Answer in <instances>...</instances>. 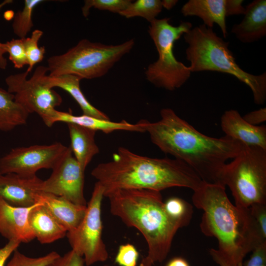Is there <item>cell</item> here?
I'll list each match as a JSON object with an SVG mask.
<instances>
[{
  "instance_id": "1",
  "label": "cell",
  "mask_w": 266,
  "mask_h": 266,
  "mask_svg": "<svg viewBox=\"0 0 266 266\" xmlns=\"http://www.w3.org/2000/svg\"><path fill=\"white\" fill-rule=\"evenodd\" d=\"M160 119L147 121L146 133L164 153L190 166L203 182L222 184L227 161L233 159L246 145L227 136L213 137L197 130L171 108H163Z\"/></svg>"
},
{
  "instance_id": "2",
  "label": "cell",
  "mask_w": 266,
  "mask_h": 266,
  "mask_svg": "<svg viewBox=\"0 0 266 266\" xmlns=\"http://www.w3.org/2000/svg\"><path fill=\"white\" fill-rule=\"evenodd\" d=\"M106 192L118 189H145L161 192L174 187L193 191L204 183L188 165L176 159L155 158L119 147L109 162L92 171Z\"/></svg>"
},
{
  "instance_id": "3",
  "label": "cell",
  "mask_w": 266,
  "mask_h": 266,
  "mask_svg": "<svg viewBox=\"0 0 266 266\" xmlns=\"http://www.w3.org/2000/svg\"><path fill=\"white\" fill-rule=\"evenodd\" d=\"M111 213L127 226L137 229L148 245L140 266H153L167 257L173 238L182 228L166 213L160 192L145 189H118L106 192Z\"/></svg>"
},
{
  "instance_id": "4",
  "label": "cell",
  "mask_w": 266,
  "mask_h": 266,
  "mask_svg": "<svg viewBox=\"0 0 266 266\" xmlns=\"http://www.w3.org/2000/svg\"><path fill=\"white\" fill-rule=\"evenodd\" d=\"M225 187L204 183L194 191L192 200L203 211L200 224L202 232L217 239V250L230 266H243L244 257L257 246L251 232L247 208L233 204Z\"/></svg>"
},
{
  "instance_id": "5",
  "label": "cell",
  "mask_w": 266,
  "mask_h": 266,
  "mask_svg": "<svg viewBox=\"0 0 266 266\" xmlns=\"http://www.w3.org/2000/svg\"><path fill=\"white\" fill-rule=\"evenodd\" d=\"M188 47L186 59L191 72L217 71L231 74L251 89L254 102L263 104L266 100V73L254 75L242 69L229 48V42L204 24L192 28L183 34Z\"/></svg>"
},
{
  "instance_id": "6",
  "label": "cell",
  "mask_w": 266,
  "mask_h": 266,
  "mask_svg": "<svg viewBox=\"0 0 266 266\" xmlns=\"http://www.w3.org/2000/svg\"><path fill=\"white\" fill-rule=\"evenodd\" d=\"M134 45L131 39L118 45H106L83 39L66 53L47 59L50 76L73 74L82 79L102 77Z\"/></svg>"
},
{
  "instance_id": "7",
  "label": "cell",
  "mask_w": 266,
  "mask_h": 266,
  "mask_svg": "<svg viewBox=\"0 0 266 266\" xmlns=\"http://www.w3.org/2000/svg\"><path fill=\"white\" fill-rule=\"evenodd\" d=\"M169 21V18L165 17L150 23L148 33L159 57L148 66L145 74L147 80L155 86L173 91L184 85L192 73L189 66L176 59L173 47L175 42L192 28V24L182 21L174 26Z\"/></svg>"
},
{
  "instance_id": "8",
  "label": "cell",
  "mask_w": 266,
  "mask_h": 266,
  "mask_svg": "<svg viewBox=\"0 0 266 266\" xmlns=\"http://www.w3.org/2000/svg\"><path fill=\"white\" fill-rule=\"evenodd\" d=\"M233 159L224 167L222 184L230 188L235 205L266 203V150L246 146Z\"/></svg>"
},
{
  "instance_id": "9",
  "label": "cell",
  "mask_w": 266,
  "mask_h": 266,
  "mask_svg": "<svg viewBox=\"0 0 266 266\" xmlns=\"http://www.w3.org/2000/svg\"><path fill=\"white\" fill-rule=\"evenodd\" d=\"M49 71L47 66H38L30 79L27 71L8 76L5 80L7 91L14 95L15 101L30 114L36 113L47 126L60 106L62 98L53 89L47 87L43 77Z\"/></svg>"
},
{
  "instance_id": "10",
  "label": "cell",
  "mask_w": 266,
  "mask_h": 266,
  "mask_svg": "<svg viewBox=\"0 0 266 266\" xmlns=\"http://www.w3.org/2000/svg\"><path fill=\"white\" fill-rule=\"evenodd\" d=\"M103 197L104 189L97 182L82 221L66 233L72 250L83 258L87 266L105 262L108 257L102 238L101 206Z\"/></svg>"
},
{
  "instance_id": "11",
  "label": "cell",
  "mask_w": 266,
  "mask_h": 266,
  "mask_svg": "<svg viewBox=\"0 0 266 266\" xmlns=\"http://www.w3.org/2000/svg\"><path fill=\"white\" fill-rule=\"evenodd\" d=\"M68 147L60 142L12 149L0 158V173L34 175L41 169H52Z\"/></svg>"
},
{
  "instance_id": "12",
  "label": "cell",
  "mask_w": 266,
  "mask_h": 266,
  "mask_svg": "<svg viewBox=\"0 0 266 266\" xmlns=\"http://www.w3.org/2000/svg\"><path fill=\"white\" fill-rule=\"evenodd\" d=\"M52 170L50 177L42 181L40 191L64 197L76 204L87 205L83 191L85 170L74 158L70 146Z\"/></svg>"
},
{
  "instance_id": "13",
  "label": "cell",
  "mask_w": 266,
  "mask_h": 266,
  "mask_svg": "<svg viewBox=\"0 0 266 266\" xmlns=\"http://www.w3.org/2000/svg\"><path fill=\"white\" fill-rule=\"evenodd\" d=\"M42 181L36 174L0 173V197L12 206H32Z\"/></svg>"
},
{
  "instance_id": "14",
  "label": "cell",
  "mask_w": 266,
  "mask_h": 266,
  "mask_svg": "<svg viewBox=\"0 0 266 266\" xmlns=\"http://www.w3.org/2000/svg\"><path fill=\"white\" fill-rule=\"evenodd\" d=\"M31 207L12 206L0 197V234L10 240L28 243L35 238L28 222Z\"/></svg>"
},
{
  "instance_id": "15",
  "label": "cell",
  "mask_w": 266,
  "mask_h": 266,
  "mask_svg": "<svg viewBox=\"0 0 266 266\" xmlns=\"http://www.w3.org/2000/svg\"><path fill=\"white\" fill-rule=\"evenodd\" d=\"M220 125L226 136L247 146L266 150V126H254L246 122L236 110L226 111L221 117Z\"/></svg>"
},
{
  "instance_id": "16",
  "label": "cell",
  "mask_w": 266,
  "mask_h": 266,
  "mask_svg": "<svg viewBox=\"0 0 266 266\" xmlns=\"http://www.w3.org/2000/svg\"><path fill=\"white\" fill-rule=\"evenodd\" d=\"M240 23L233 25L231 32L244 43L257 41L266 35V0H255L245 7Z\"/></svg>"
},
{
  "instance_id": "17",
  "label": "cell",
  "mask_w": 266,
  "mask_h": 266,
  "mask_svg": "<svg viewBox=\"0 0 266 266\" xmlns=\"http://www.w3.org/2000/svg\"><path fill=\"white\" fill-rule=\"evenodd\" d=\"M146 120H141L135 124H132L126 120L115 122L82 114L75 115L70 112L56 110L51 124L52 126L57 122L74 124L93 130L110 133L117 131H125L136 133H146Z\"/></svg>"
},
{
  "instance_id": "18",
  "label": "cell",
  "mask_w": 266,
  "mask_h": 266,
  "mask_svg": "<svg viewBox=\"0 0 266 266\" xmlns=\"http://www.w3.org/2000/svg\"><path fill=\"white\" fill-rule=\"evenodd\" d=\"M35 200L41 202L67 232L80 224L87 208V205L76 204L64 197L41 191L37 193Z\"/></svg>"
},
{
  "instance_id": "19",
  "label": "cell",
  "mask_w": 266,
  "mask_h": 266,
  "mask_svg": "<svg viewBox=\"0 0 266 266\" xmlns=\"http://www.w3.org/2000/svg\"><path fill=\"white\" fill-rule=\"evenodd\" d=\"M28 222L35 237L41 244H49L62 238L66 229L40 202L30 211Z\"/></svg>"
},
{
  "instance_id": "20",
  "label": "cell",
  "mask_w": 266,
  "mask_h": 266,
  "mask_svg": "<svg viewBox=\"0 0 266 266\" xmlns=\"http://www.w3.org/2000/svg\"><path fill=\"white\" fill-rule=\"evenodd\" d=\"M181 12L184 16L199 17L208 28L217 24L226 37L225 0H189L183 5Z\"/></svg>"
},
{
  "instance_id": "21",
  "label": "cell",
  "mask_w": 266,
  "mask_h": 266,
  "mask_svg": "<svg viewBox=\"0 0 266 266\" xmlns=\"http://www.w3.org/2000/svg\"><path fill=\"white\" fill-rule=\"evenodd\" d=\"M82 79L73 74L50 76L46 74L43 77L45 84L50 88L59 87L67 92L76 101L83 114L99 119L110 120L104 113L94 106L87 100L80 87Z\"/></svg>"
},
{
  "instance_id": "22",
  "label": "cell",
  "mask_w": 266,
  "mask_h": 266,
  "mask_svg": "<svg viewBox=\"0 0 266 266\" xmlns=\"http://www.w3.org/2000/svg\"><path fill=\"white\" fill-rule=\"evenodd\" d=\"M72 154L85 171L93 157L100 152L95 136L96 131L74 124H67Z\"/></svg>"
},
{
  "instance_id": "23",
  "label": "cell",
  "mask_w": 266,
  "mask_h": 266,
  "mask_svg": "<svg viewBox=\"0 0 266 266\" xmlns=\"http://www.w3.org/2000/svg\"><path fill=\"white\" fill-rule=\"evenodd\" d=\"M29 114L15 101L13 94L0 87V132H9L25 124Z\"/></svg>"
},
{
  "instance_id": "24",
  "label": "cell",
  "mask_w": 266,
  "mask_h": 266,
  "mask_svg": "<svg viewBox=\"0 0 266 266\" xmlns=\"http://www.w3.org/2000/svg\"><path fill=\"white\" fill-rule=\"evenodd\" d=\"M163 8L160 0H137L133 1L119 14L127 18L141 17L149 23L156 19Z\"/></svg>"
},
{
  "instance_id": "25",
  "label": "cell",
  "mask_w": 266,
  "mask_h": 266,
  "mask_svg": "<svg viewBox=\"0 0 266 266\" xmlns=\"http://www.w3.org/2000/svg\"><path fill=\"white\" fill-rule=\"evenodd\" d=\"M251 232L257 246L266 243V203L247 207Z\"/></svg>"
},
{
  "instance_id": "26",
  "label": "cell",
  "mask_w": 266,
  "mask_h": 266,
  "mask_svg": "<svg viewBox=\"0 0 266 266\" xmlns=\"http://www.w3.org/2000/svg\"><path fill=\"white\" fill-rule=\"evenodd\" d=\"M43 1V0H25L22 10L15 14L12 27L14 34L19 38H26L33 27V12L38 4Z\"/></svg>"
},
{
  "instance_id": "27",
  "label": "cell",
  "mask_w": 266,
  "mask_h": 266,
  "mask_svg": "<svg viewBox=\"0 0 266 266\" xmlns=\"http://www.w3.org/2000/svg\"><path fill=\"white\" fill-rule=\"evenodd\" d=\"M167 214L180 224L182 227L188 225L192 218L193 208L186 201L176 197L168 199L164 202Z\"/></svg>"
},
{
  "instance_id": "28",
  "label": "cell",
  "mask_w": 266,
  "mask_h": 266,
  "mask_svg": "<svg viewBox=\"0 0 266 266\" xmlns=\"http://www.w3.org/2000/svg\"><path fill=\"white\" fill-rule=\"evenodd\" d=\"M43 34L39 29L34 30L29 37L24 38L23 42L28 61V72H30L36 64L41 62L45 53L44 46H38V42Z\"/></svg>"
},
{
  "instance_id": "29",
  "label": "cell",
  "mask_w": 266,
  "mask_h": 266,
  "mask_svg": "<svg viewBox=\"0 0 266 266\" xmlns=\"http://www.w3.org/2000/svg\"><path fill=\"white\" fill-rule=\"evenodd\" d=\"M59 256L57 252L52 251L43 256L32 258L16 249L6 266H45Z\"/></svg>"
},
{
  "instance_id": "30",
  "label": "cell",
  "mask_w": 266,
  "mask_h": 266,
  "mask_svg": "<svg viewBox=\"0 0 266 266\" xmlns=\"http://www.w3.org/2000/svg\"><path fill=\"white\" fill-rule=\"evenodd\" d=\"M132 1L130 0H85L82 7V12L83 15L87 17L90 13V9L94 7L100 10H107L119 14Z\"/></svg>"
},
{
  "instance_id": "31",
  "label": "cell",
  "mask_w": 266,
  "mask_h": 266,
  "mask_svg": "<svg viewBox=\"0 0 266 266\" xmlns=\"http://www.w3.org/2000/svg\"><path fill=\"white\" fill-rule=\"evenodd\" d=\"M24 38L12 39L4 43L6 53L9 55V59L16 68H21L28 65L27 58L25 50Z\"/></svg>"
},
{
  "instance_id": "32",
  "label": "cell",
  "mask_w": 266,
  "mask_h": 266,
  "mask_svg": "<svg viewBox=\"0 0 266 266\" xmlns=\"http://www.w3.org/2000/svg\"><path fill=\"white\" fill-rule=\"evenodd\" d=\"M139 253L133 244L128 243L119 246L115 263L120 266H136Z\"/></svg>"
},
{
  "instance_id": "33",
  "label": "cell",
  "mask_w": 266,
  "mask_h": 266,
  "mask_svg": "<svg viewBox=\"0 0 266 266\" xmlns=\"http://www.w3.org/2000/svg\"><path fill=\"white\" fill-rule=\"evenodd\" d=\"M84 264L83 258L71 250L45 266H84Z\"/></svg>"
},
{
  "instance_id": "34",
  "label": "cell",
  "mask_w": 266,
  "mask_h": 266,
  "mask_svg": "<svg viewBox=\"0 0 266 266\" xmlns=\"http://www.w3.org/2000/svg\"><path fill=\"white\" fill-rule=\"evenodd\" d=\"M249 260L244 266H266V243L262 244L252 251Z\"/></svg>"
},
{
  "instance_id": "35",
  "label": "cell",
  "mask_w": 266,
  "mask_h": 266,
  "mask_svg": "<svg viewBox=\"0 0 266 266\" xmlns=\"http://www.w3.org/2000/svg\"><path fill=\"white\" fill-rule=\"evenodd\" d=\"M242 117L248 123L254 126H259L258 125L266 121V108H261L250 112Z\"/></svg>"
},
{
  "instance_id": "36",
  "label": "cell",
  "mask_w": 266,
  "mask_h": 266,
  "mask_svg": "<svg viewBox=\"0 0 266 266\" xmlns=\"http://www.w3.org/2000/svg\"><path fill=\"white\" fill-rule=\"evenodd\" d=\"M242 0H225V13L226 17L235 15H241L245 12Z\"/></svg>"
},
{
  "instance_id": "37",
  "label": "cell",
  "mask_w": 266,
  "mask_h": 266,
  "mask_svg": "<svg viewBox=\"0 0 266 266\" xmlns=\"http://www.w3.org/2000/svg\"><path fill=\"white\" fill-rule=\"evenodd\" d=\"M20 243L18 241L10 240L0 248V266H5L7 260L17 249Z\"/></svg>"
},
{
  "instance_id": "38",
  "label": "cell",
  "mask_w": 266,
  "mask_h": 266,
  "mask_svg": "<svg viewBox=\"0 0 266 266\" xmlns=\"http://www.w3.org/2000/svg\"><path fill=\"white\" fill-rule=\"evenodd\" d=\"M12 0H5L0 3V10L5 5L12 3ZM6 53L4 44L0 42V68L5 69L7 65V60L4 57Z\"/></svg>"
},
{
  "instance_id": "39",
  "label": "cell",
  "mask_w": 266,
  "mask_h": 266,
  "mask_svg": "<svg viewBox=\"0 0 266 266\" xmlns=\"http://www.w3.org/2000/svg\"><path fill=\"white\" fill-rule=\"evenodd\" d=\"M209 253L213 260L220 266H231L225 261L218 250L211 249Z\"/></svg>"
},
{
  "instance_id": "40",
  "label": "cell",
  "mask_w": 266,
  "mask_h": 266,
  "mask_svg": "<svg viewBox=\"0 0 266 266\" xmlns=\"http://www.w3.org/2000/svg\"><path fill=\"white\" fill-rule=\"evenodd\" d=\"M166 266H190L187 261L181 257H175L171 259Z\"/></svg>"
},
{
  "instance_id": "41",
  "label": "cell",
  "mask_w": 266,
  "mask_h": 266,
  "mask_svg": "<svg viewBox=\"0 0 266 266\" xmlns=\"http://www.w3.org/2000/svg\"><path fill=\"white\" fill-rule=\"evenodd\" d=\"M161 1L163 7L167 10L172 9L178 2L177 0H163Z\"/></svg>"
}]
</instances>
